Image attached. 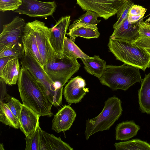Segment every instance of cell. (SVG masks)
<instances>
[{
  "label": "cell",
  "instance_id": "cell-1",
  "mask_svg": "<svg viewBox=\"0 0 150 150\" xmlns=\"http://www.w3.org/2000/svg\"><path fill=\"white\" fill-rule=\"evenodd\" d=\"M18 85L23 104L40 116L51 117L53 105L42 86L26 68H21Z\"/></svg>",
  "mask_w": 150,
  "mask_h": 150
},
{
  "label": "cell",
  "instance_id": "cell-2",
  "mask_svg": "<svg viewBox=\"0 0 150 150\" xmlns=\"http://www.w3.org/2000/svg\"><path fill=\"white\" fill-rule=\"evenodd\" d=\"M132 41L110 38L108 46L117 60L144 71L150 67V56L145 49L133 44Z\"/></svg>",
  "mask_w": 150,
  "mask_h": 150
},
{
  "label": "cell",
  "instance_id": "cell-3",
  "mask_svg": "<svg viewBox=\"0 0 150 150\" xmlns=\"http://www.w3.org/2000/svg\"><path fill=\"white\" fill-rule=\"evenodd\" d=\"M139 69L124 64L120 66L106 65L100 83L113 91L127 90L135 83L141 81L142 79Z\"/></svg>",
  "mask_w": 150,
  "mask_h": 150
},
{
  "label": "cell",
  "instance_id": "cell-4",
  "mask_svg": "<svg viewBox=\"0 0 150 150\" xmlns=\"http://www.w3.org/2000/svg\"><path fill=\"white\" fill-rule=\"evenodd\" d=\"M20 63L22 67L28 69L39 83L50 103L55 106L61 104L63 87L53 82L44 69L28 52H22Z\"/></svg>",
  "mask_w": 150,
  "mask_h": 150
},
{
  "label": "cell",
  "instance_id": "cell-5",
  "mask_svg": "<svg viewBox=\"0 0 150 150\" xmlns=\"http://www.w3.org/2000/svg\"><path fill=\"white\" fill-rule=\"evenodd\" d=\"M122 111V102L114 96L109 98L104 103V108L96 117L86 120L85 132L88 140L93 134L109 129L121 116Z\"/></svg>",
  "mask_w": 150,
  "mask_h": 150
},
{
  "label": "cell",
  "instance_id": "cell-6",
  "mask_svg": "<svg viewBox=\"0 0 150 150\" xmlns=\"http://www.w3.org/2000/svg\"><path fill=\"white\" fill-rule=\"evenodd\" d=\"M77 59L64 54L48 63L44 70L52 81L62 87L64 85L80 67Z\"/></svg>",
  "mask_w": 150,
  "mask_h": 150
},
{
  "label": "cell",
  "instance_id": "cell-7",
  "mask_svg": "<svg viewBox=\"0 0 150 150\" xmlns=\"http://www.w3.org/2000/svg\"><path fill=\"white\" fill-rule=\"evenodd\" d=\"M28 23L35 37L44 67L57 57L50 42V28L40 21L35 20Z\"/></svg>",
  "mask_w": 150,
  "mask_h": 150
},
{
  "label": "cell",
  "instance_id": "cell-8",
  "mask_svg": "<svg viewBox=\"0 0 150 150\" xmlns=\"http://www.w3.org/2000/svg\"><path fill=\"white\" fill-rule=\"evenodd\" d=\"M84 11L90 10L107 20L116 14L119 8L127 0H76Z\"/></svg>",
  "mask_w": 150,
  "mask_h": 150
},
{
  "label": "cell",
  "instance_id": "cell-9",
  "mask_svg": "<svg viewBox=\"0 0 150 150\" xmlns=\"http://www.w3.org/2000/svg\"><path fill=\"white\" fill-rule=\"evenodd\" d=\"M21 0L22 4L14 11V12L26 15L30 17H47L52 15L57 7L54 1L43 2L37 0Z\"/></svg>",
  "mask_w": 150,
  "mask_h": 150
},
{
  "label": "cell",
  "instance_id": "cell-10",
  "mask_svg": "<svg viewBox=\"0 0 150 150\" xmlns=\"http://www.w3.org/2000/svg\"><path fill=\"white\" fill-rule=\"evenodd\" d=\"M24 19L17 16L13 17L10 23L3 25L0 34V46L21 43L26 25Z\"/></svg>",
  "mask_w": 150,
  "mask_h": 150
},
{
  "label": "cell",
  "instance_id": "cell-11",
  "mask_svg": "<svg viewBox=\"0 0 150 150\" xmlns=\"http://www.w3.org/2000/svg\"><path fill=\"white\" fill-rule=\"evenodd\" d=\"M70 18V16L62 17L54 26L50 28V42L57 57L59 59L64 57L63 45L71 21Z\"/></svg>",
  "mask_w": 150,
  "mask_h": 150
},
{
  "label": "cell",
  "instance_id": "cell-12",
  "mask_svg": "<svg viewBox=\"0 0 150 150\" xmlns=\"http://www.w3.org/2000/svg\"><path fill=\"white\" fill-rule=\"evenodd\" d=\"M86 85L85 81L81 76H77L71 79L65 86L63 91L67 102L70 104L80 102L89 91Z\"/></svg>",
  "mask_w": 150,
  "mask_h": 150
},
{
  "label": "cell",
  "instance_id": "cell-13",
  "mask_svg": "<svg viewBox=\"0 0 150 150\" xmlns=\"http://www.w3.org/2000/svg\"><path fill=\"white\" fill-rule=\"evenodd\" d=\"M40 116L28 107L23 105L20 113L21 130L25 137L31 138L39 126Z\"/></svg>",
  "mask_w": 150,
  "mask_h": 150
},
{
  "label": "cell",
  "instance_id": "cell-14",
  "mask_svg": "<svg viewBox=\"0 0 150 150\" xmlns=\"http://www.w3.org/2000/svg\"><path fill=\"white\" fill-rule=\"evenodd\" d=\"M76 116V113L70 106L65 105L54 115L52 129L57 133L69 129Z\"/></svg>",
  "mask_w": 150,
  "mask_h": 150
},
{
  "label": "cell",
  "instance_id": "cell-15",
  "mask_svg": "<svg viewBox=\"0 0 150 150\" xmlns=\"http://www.w3.org/2000/svg\"><path fill=\"white\" fill-rule=\"evenodd\" d=\"M22 44V52H27L30 54L44 69V64L35 37L28 22L26 23L25 28Z\"/></svg>",
  "mask_w": 150,
  "mask_h": 150
},
{
  "label": "cell",
  "instance_id": "cell-16",
  "mask_svg": "<svg viewBox=\"0 0 150 150\" xmlns=\"http://www.w3.org/2000/svg\"><path fill=\"white\" fill-rule=\"evenodd\" d=\"M97 24L92 25L73 22L69 27V32L67 34L74 42L78 37L86 39L98 38L100 35Z\"/></svg>",
  "mask_w": 150,
  "mask_h": 150
},
{
  "label": "cell",
  "instance_id": "cell-17",
  "mask_svg": "<svg viewBox=\"0 0 150 150\" xmlns=\"http://www.w3.org/2000/svg\"><path fill=\"white\" fill-rule=\"evenodd\" d=\"M129 22L127 17L114 29L110 38L125 39L133 41L139 36L138 32V23Z\"/></svg>",
  "mask_w": 150,
  "mask_h": 150
},
{
  "label": "cell",
  "instance_id": "cell-18",
  "mask_svg": "<svg viewBox=\"0 0 150 150\" xmlns=\"http://www.w3.org/2000/svg\"><path fill=\"white\" fill-rule=\"evenodd\" d=\"M40 150H73L68 144L57 137L39 128Z\"/></svg>",
  "mask_w": 150,
  "mask_h": 150
},
{
  "label": "cell",
  "instance_id": "cell-19",
  "mask_svg": "<svg viewBox=\"0 0 150 150\" xmlns=\"http://www.w3.org/2000/svg\"><path fill=\"white\" fill-rule=\"evenodd\" d=\"M19 59L15 58L10 61L0 72V77L7 84H16L19 77L20 67Z\"/></svg>",
  "mask_w": 150,
  "mask_h": 150
},
{
  "label": "cell",
  "instance_id": "cell-20",
  "mask_svg": "<svg viewBox=\"0 0 150 150\" xmlns=\"http://www.w3.org/2000/svg\"><path fill=\"white\" fill-rule=\"evenodd\" d=\"M138 91V102L141 110L150 114V73L146 74L141 81Z\"/></svg>",
  "mask_w": 150,
  "mask_h": 150
},
{
  "label": "cell",
  "instance_id": "cell-21",
  "mask_svg": "<svg viewBox=\"0 0 150 150\" xmlns=\"http://www.w3.org/2000/svg\"><path fill=\"white\" fill-rule=\"evenodd\" d=\"M140 129V126L133 121L123 122L115 128L116 140H126L136 136Z\"/></svg>",
  "mask_w": 150,
  "mask_h": 150
},
{
  "label": "cell",
  "instance_id": "cell-22",
  "mask_svg": "<svg viewBox=\"0 0 150 150\" xmlns=\"http://www.w3.org/2000/svg\"><path fill=\"white\" fill-rule=\"evenodd\" d=\"M81 59L87 72L98 79L101 77L107 65L105 60L101 59L99 56L96 55L93 57Z\"/></svg>",
  "mask_w": 150,
  "mask_h": 150
},
{
  "label": "cell",
  "instance_id": "cell-23",
  "mask_svg": "<svg viewBox=\"0 0 150 150\" xmlns=\"http://www.w3.org/2000/svg\"><path fill=\"white\" fill-rule=\"evenodd\" d=\"M0 121L6 125L15 129L20 127L19 121L13 114L5 103H0Z\"/></svg>",
  "mask_w": 150,
  "mask_h": 150
},
{
  "label": "cell",
  "instance_id": "cell-24",
  "mask_svg": "<svg viewBox=\"0 0 150 150\" xmlns=\"http://www.w3.org/2000/svg\"><path fill=\"white\" fill-rule=\"evenodd\" d=\"M116 150H150V144L139 139L115 143Z\"/></svg>",
  "mask_w": 150,
  "mask_h": 150
},
{
  "label": "cell",
  "instance_id": "cell-25",
  "mask_svg": "<svg viewBox=\"0 0 150 150\" xmlns=\"http://www.w3.org/2000/svg\"><path fill=\"white\" fill-rule=\"evenodd\" d=\"M63 53L64 54L74 59H86L90 57L84 53L70 38L66 37L63 47Z\"/></svg>",
  "mask_w": 150,
  "mask_h": 150
},
{
  "label": "cell",
  "instance_id": "cell-26",
  "mask_svg": "<svg viewBox=\"0 0 150 150\" xmlns=\"http://www.w3.org/2000/svg\"><path fill=\"white\" fill-rule=\"evenodd\" d=\"M23 45L18 43L0 46V58L12 56L21 59L22 56Z\"/></svg>",
  "mask_w": 150,
  "mask_h": 150
},
{
  "label": "cell",
  "instance_id": "cell-27",
  "mask_svg": "<svg viewBox=\"0 0 150 150\" xmlns=\"http://www.w3.org/2000/svg\"><path fill=\"white\" fill-rule=\"evenodd\" d=\"M134 4L131 0H127L118 9L117 12V21L113 25L114 29L119 25L125 19L128 17L129 11L132 7Z\"/></svg>",
  "mask_w": 150,
  "mask_h": 150
},
{
  "label": "cell",
  "instance_id": "cell-28",
  "mask_svg": "<svg viewBox=\"0 0 150 150\" xmlns=\"http://www.w3.org/2000/svg\"><path fill=\"white\" fill-rule=\"evenodd\" d=\"M98 14L96 12L90 10H87L86 12L74 21L76 22L82 23L86 24H98L101 21L98 20Z\"/></svg>",
  "mask_w": 150,
  "mask_h": 150
},
{
  "label": "cell",
  "instance_id": "cell-29",
  "mask_svg": "<svg viewBox=\"0 0 150 150\" xmlns=\"http://www.w3.org/2000/svg\"><path fill=\"white\" fill-rule=\"evenodd\" d=\"M39 126L31 138L28 137L25 138L26 146L25 150H40V134Z\"/></svg>",
  "mask_w": 150,
  "mask_h": 150
},
{
  "label": "cell",
  "instance_id": "cell-30",
  "mask_svg": "<svg viewBox=\"0 0 150 150\" xmlns=\"http://www.w3.org/2000/svg\"><path fill=\"white\" fill-rule=\"evenodd\" d=\"M7 100L5 103L20 121V113L23 104L13 97L10 98L9 96L7 98Z\"/></svg>",
  "mask_w": 150,
  "mask_h": 150
},
{
  "label": "cell",
  "instance_id": "cell-31",
  "mask_svg": "<svg viewBox=\"0 0 150 150\" xmlns=\"http://www.w3.org/2000/svg\"><path fill=\"white\" fill-rule=\"evenodd\" d=\"M21 0H0V11H15L21 5Z\"/></svg>",
  "mask_w": 150,
  "mask_h": 150
},
{
  "label": "cell",
  "instance_id": "cell-32",
  "mask_svg": "<svg viewBox=\"0 0 150 150\" xmlns=\"http://www.w3.org/2000/svg\"><path fill=\"white\" fill-rule=\"evenodd\" d=\"M138 32L139 36L150 37V24L147 21H144L143 18L138 23Z\"/></svg>",
  "mask_w": 150,
  "mask_h": 150
},
{
  "label": "cell",
  "instance_id": "cell-33",
  "mask_svg": "<svg viewBox=\"0 0 150 150\" xmlns=\"http://www.w3.org/2000/svg\"><path fill=\"white\" fill-rule=\"evenodd\" d=\"M132 43L140 48L150 49V37L139 36Z\"/></svg>",
  "mask_w": 150,
  "mask_h": 150
},
{
  "label": "cell",
  "instance_id": "cell-34",
  "mask_svg": "<svg viewBox=\"0 0 150 150\" xmlns=\"http://www.w3.org/2000/svg\"><path fill=\"white\" fill-rule=\"evenodd\" d=\"M147 9L139 5L133 4L130 8L128 15L138 16L144 14Z\"/></svg>",
  "mask_w": 150,
  "mask_h": 150
},
{
  "label": "cell",
  "instance_id": "cell-35",
  "mask_svg": "<svg viewBox=\"0 0 150 150\" xmlns=\"http://www.w3.org/2000/svg\"><path fill=\"white\" fill-rule=\"evenodd\" d=\"M16 58L12 56H7L0 58V72L10 61Z\"/></svg>",
  "mask_w": 150,
  "mask_h": 150
},
{
  "label": "cell",
  "instance_id": "cell-36",
  "mask_svg": "<svg viewBox=\"0 0 150 150\" xmlns=\"http://www.w3.org/2000/svg\"><path fill=\"white\" fill-rule=\"evenodd\" d=\"M144 14L138 16H133L128 15L127 19L128 21L131 23H134L138 21L143 18Z\"/></svg>",
  "mask_w": 150,
  "mask_h": 150
},
{
  "label": "cell",
  "instance_id": "cell-37",
  "mask_svg": "<svg viewBox=\"0 0 150 150\" xmlns=\"http://www.w3.org/2000/svg\"><path fill=\"white\" fill-rule=\"evenodd\" d=\"M0 149L1 150H4V148L3 145V144H0Z\"/></svg>",
  "mask_w": 150,
  "mask_h": 150
},
{
  "label": "cell",
  "instance_id": "cell-38",
  "mask_svg": "<svg viewBox=\"0 0 150 150\" xmlns=\"http://www.w3.org/2000/svg\"><path fill=\"white\" fill-rule=\"evenodd\" d=\"M146 51L150 56V49H146Z\"/></svg>",
  "mask_w": 150,
  "mask_h": 150
},
{
  "label": "cell",
  "instance_id": "cell-39",
  "mask_svg": "<svg viewBox=\"0 0 150 150\" xmlns=\"http://www.w3.org/2000/svg\"><path fill=\"white\" fill-rule=\"evenodd\" d=\"M146 21H147L148 22H149L150 21V17H149L147 19Z\"/></svg>",
  "mask_w": 150,
  "mask_h": 150
}]
</instances>
